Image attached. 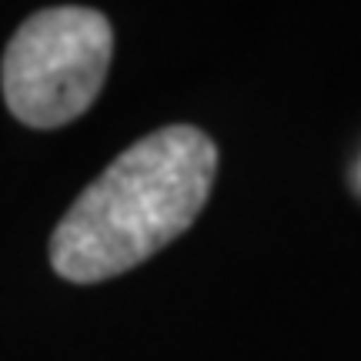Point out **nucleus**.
<instances>
[{
    "mask_svg": "<svg viewBox=\"0 0 361 361\" xmlns=\"http://www.w3.org/2000/svg\"><path fill=\"white\" fill-rule=\"evenodd\" d=\"M218 171L204 130L174 124L130 144L80 194L51 238V264L67 281L124 274L171 245L201 214Z\"/></svg>",
    "mask_w": 361,
    "mask_h": 361,
    "instance_id": "1",
    "label": "nucleus"
},
{
    "mask_svg": "<svg viewBox=\"0 0 361 361\" xmlns=\"http://www.w3.org/2000/svg\"><path fill=\"white\" fill-rule=\"evenodd\" d=\"M111 54L114 34L104 13L90 7L40 11L4 51V101L30 128L71 124L101 94Z\"/></svg>",
    "mask_w": 361,
    "mask_h": 361,
    "instance_id": "2",
    "label": "nucleus"
}]
</instances>
